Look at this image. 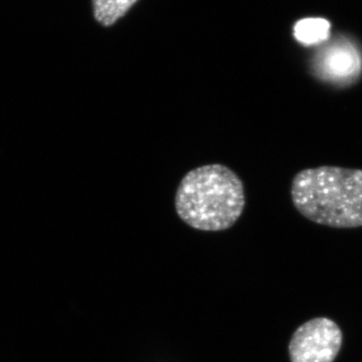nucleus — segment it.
<instances>
[{
    "instance_id": "f257e3e1",
    "label": "nucleus",
    "mask_w": 362,
    "mask_h": 362,
    "mask_svg": "<svg viewBox=\"0 0 362 362\" xmlns=\"http://www.w3.org/2000/svg\"><path fill=\"white\" fill-rule=\"evenodd\" d=\"M175 206L180 220L194 230H228L244 213V183L235 171L223 164L199 166L181 180Z\"/></svg>"
},
{
    "instance_id": "f03ea898",
    "label": "nucleus",
    "mask_w": 362,
    "mask_h": 362,
    "mask_svg": "<svg viewBox=\"0 0 362 362\" xmlns=\"http://www.w3.org/2000/svg\"><path fill=\"white\" fill-rule=\"evenodd\" d=\"M292 202L307 220L335 228L362 226V170L304 169L293 178Z\"/></svg>"
},
{
    "instance_id": "7ed1b4c3",
    "label": "nucleus",
    "mask_w": 362,
    "mask_h": 362,
    "mask_svg": "<svg viewBox=\"0 0 362 362\" xmlns=\"http://www.w3.org/2000/svg\"><path fill=\"white\" fill-rule=\"evenodd\" d=\"M342 345V332L334 321L325 317L302 324L289 344L292 362H333Z\"/></svg>"
},
{
    "instance_id": "20e7f679",
    "label": "nucleus",
    "mask_w": 362,
    "mask_h": 362,
    "mask_svg": "<svg viewBox=\"0 0 362 362\" xmlns=\"http://www.w3.org/2000/svg\"><path fill=\"white\" fill-rule=\"evenodd\" d=\"M312 66L317 77L323 80L352 82L361 71V51L351 40L338 37L317 52Z\"/></svg>"
},
{
    "instance_id": "39448f33",
    "label": "nucleus",
    "mask_w": 362,
    "mask_h": 362,
    "mask_svg": "<svg viewBox=\"0 0 362 362\" xmlns=\"http://www.w3.org/2000/svg\"><path fill=\"white\" fill-rule=\"evenodd\" d=\"M329 21L320 18H304L294 26V35L304 45L322 44L330 35Z\"/></svg>"
},
{
    "instance_id": "423d86ee",
    "label": "nucleus",
    "mask_w": 362,
    "mask_h": 362,
    "mask_svg": "<svg viewBox=\"0 0 362 362\" xmlns=\"http://www.w3.org/2000/svg\"><path fill=\"white\" fill-rule=\"evenodd\" d=\"M94 16L104 26L114 25L137 0H92Z\"/></svg>"
}]
</instances>
